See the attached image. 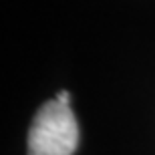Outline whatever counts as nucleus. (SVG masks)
Wrapping results in <instances>:
<instances>
[{
	"instance_id": "nucleus-1",
	"label": "nucleus",
	"mask_w": 155,
	"mask_h": 155,
	"mask_svg": "<svg viewBox=\"0 0 155 155\" xmlns=\"http://www.w3.org/2000/svg\"><path fill=\"white\" fill-rule=\"evenodd\" d=\"M79 145V125L71 111L57 99L36 111L28 131V155H73Z\"/></svg>"
},
{
	"instance_id": "nucleus-2",
	"label": "nucleus",
	"mask_w": 155,
	"mask_h": 155,
	"mask_svg": "<svg viewBox=\"0 0 155 155\" xmlns=\"http://www.w3.org/2000/svg\"><path fill=\"white\" fill-rule=\"evenodd\" d=\"M54 99H57V101H61V103H64V105H71V95H69V91H61Z\"/></svg>"
}]
</instances>
